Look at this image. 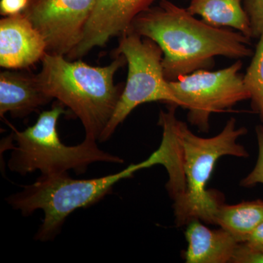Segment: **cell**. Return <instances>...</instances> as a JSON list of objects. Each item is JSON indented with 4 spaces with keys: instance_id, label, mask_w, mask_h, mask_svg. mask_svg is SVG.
<instances>
[{
    "instance_id": "1",
    "label": "cell",
    "mask_w": 263,
    "mask_h": 263,
    "mask_svg": "<svg viewBox=\"0 0 263 263\" xmlns=\"http://www.w3.org/2000/svg\"><path fill=\"white\" fill-rule=\"evenodd\" d=\"M127 32L152 40L163 52L168 81L210 70L218 56L241 60L253 56L251 38L238 31L212 27L169 0H161L137 15Z\"/></svg>"
},
{
    "instance_id": "2",
    "label": "cell",
    "mask_w": 263,
    "mask_h": 263,
    "mask_svg": "<svg viewBox=\"0 0 263 263\" xmlns=\"http://www.w3.org/2000/svg\"><path fill=\"white\" fill-rule=\"evenodd\" d=\"M37 74L44 92L69 108L82 123L85 138L98 141L115 111L124 84H114L116 72L127 63L117 55L110 65L94 67L46 53Z\"/></svg>"
},
{
    "instance_id": "3",
    "label": "cell",
    "mask_w": 263,
    "mask_h": 263,
    "mask_svg": "<svg viewBox=\"0 0 263 263\" xmlns=\"http://www.w3.org/2000/svg\"><path fill=\"white\" fill-rule=\"evenodd\" d=\"M154 165L149 157L116 174L94 179H72L68 172L41 174L34 183L22 186V191L7 197L6 201L25 216L42 210L44 218L34 238L47 242L56 238L72 212L94 205L111 193L119 181L133 177L137 171Z\"/></svg>"
},
{
    "instance_id": "4",
    "label": "cell",
    "mask_w": 263,
    "mask_h": 263,
    "mask_svg": "<svg viewBox=\"0 0 263 263\" xmlns=\"http://www.w3.org/2000/svg\"><path fill=\"white\" fill-rule=\"evenodd\" d=\"M182 144L186 190L174 201L175 221L178 227L186 226L194 220L215 224L218 209L224 203V196L214 190H207L216 162L224 156L246 158L249 155L245 147L238 143L245 136L247 128L236 127L235 118H230L222 130L212 138L194 134L186 123L179 120Z\"/></svg>"
},
{
    "instance_id": "5",
    "label": "cell",
    "mask_w": 263,
    "mask_h": 263,
    "mask_svg": "<svg viewBox=\"0 0 263 263\" xmlns=\"http://www.w3.org/2000/svg\"><path fill=\"white\" fill-rule=\"evenodd\" d=\"M68 114L65 106L57 101L51 110L39 114L34 125L24 131L13 128L11 136L5 141L12 152L8 168L26 176L40 171L41 174H54L75 171L83 174L95 162L122 164L124 160L99 148L97 141L85 138L76 146L62 143L57 131V122L62 115Z\"/></svg>"
},
{
    "instance_id": "6",
    "label": "cell",
    "mask_w": 263,
    "mask_h": 263,
    "mask_svg": "<svg viewBox=\"0 0 263 263\" xmlns=\"http://www.w3.org/2000/svg\"><path fill=\"white\" fill-rule=\"evenodd\" d=\"M115 54L125 57L128 65L127 82L115 111L99 141H108L117 128L141 104L162 102L177 105L162 67L163 52L152 40L127 32L119 37Z\"/></svg>"
},
{
    "instance_id": "7",
    "label": "cell",
    "mask_w": 263,
    "mask_h": 263,
    "mask_svg": "<svg viewBox=\"0 0 263 263\" xmlns=\"http://www.w3.org/2000/svg\"><path fill=\"white\" fill-rule=\"evenodd\" d=\"M243 62L237 60L217 71L201 70L181 76L169 85L180 103L188 110V122L202 133L210 129L213 114L226 112L237 103L250 99L240 73Z\"/></svg>"
},
{
    "instance_id": "8",
    "label": "cell",
    "mask_w": 263,
    "mask_h": 263,
    "mask_svg": "<svg viewBox=\"0 0 263 263\" xmlns=\"http://www.w3.org/2000/svg\"><path fill=\"white\" fill-rule=\"evenodd\" d=\"M97 0H28L22 13L42 35L46 53L67 57L80 42Z\"/></svg>"
},
{
    "instance_id": "9",
    "label": "cell",
    "mask_w": 263,
    "mask_h": 263,
    "mask_svg": "<svg viewBox=\"0 0 263 263\" xmlns=\"http://www.w3.org/2000/svg\"><path fill=\"white\" fill-rule=\"evenodd\" d=\"M154 0H97L80 42L67 59L79 60L95 47H103L114 37L127 32L135 18Z\"/></svg>"
},
{
    "instance_id": "10",
    "label": "cell",
    "mask_w": 263,
    "mask_h": 263,
    "mask_svg": "<svg viewBox=\"0 0 263 263\" xmlns=\"http://www.w3.org/2000/svg\"><path fill=\"white\" fill-rule=\"evenodd\" d=\"M46 53L44 39L23 13L0 20L2 67L24 70L41 61Z\"/></svg>"
},
{
    "instance_id": "11",
    "label": "cell",
    "mask_w": 263,
    "mask_h": 263,
    "mask_svg": "<svg viewBox=\"0 0 263 263\" xmlns=\"http://www.w3.org/2000/svg\"><path fill=\"white\" fill-rule=\"evenodd\" d=\"M52 100L43 91L37 75L21 71H4L0 73L2 117L7 113L13 118L28 117Z\"/></svg>"
},
{
    "instance_id": "12",
    "label": "cell",
    "mask_w": 263,
    "mask_h": 263,
    "mask_svg": "<svg viewBox=\"0 0 263 263\" xmlns=\"http://www.w3.org/2000/svg\"><path fill=\"white\" fill-rule=\"evenodd\" d=\"M166 111L160 110L158 125L162 128L160 146L154 152L157 164H162L168 174L166 190L172 200H178L186 190L182 144L176 118L177 105H168Z\"/></svg>"
},
{
    "instance_id": "13",
    "label": "cell",
    "mask_w": 263,
    "mask_h": 263,
    "mask_svg": "<svg viewBox=\"0 0 263 263\" xmlns=\"http://www.w3.org/2000/svg\"><path fill=\"white\" fill-rule=\"evenodd\" d=\"M187 249L184 253L186 263L231 262L238 239L223 228L212 230L194 220L186 226L185 232Z\"/></svg>"
},
{
    "instance_id": "14",
    "label": "cell",
    "mask_w": 263,
    "mask_h": 263,
    "mask_svg": "<svg viewBox=\"0 0 263 263\" xmlns=\"http://www.w3.org/2000/svg\"><path fill=\"white\" fill-rule=\"evenodd\" d=\"M186 10L212 27H231L252 38L250 21L241 0H191Z\"/></svg>"
},
{
    "instance_id": "15",
    "label": "cell",
    "mask_w": 263,
    "mask_h": 263,
    "mask_svg": "<svg viewBox=\"0 0 263 263\" xmlns=\"http://www.w3.org/2000/svg\"><path fill=\"white\" fill-rule=\"evenodd\" d=\"M263 222V200L243 201L235 205L221 204L215 224L234 235L243 243L249 235Z\"/></svg>"
},
{
    "instance_id": "16",
    "label": "cell",
    "mask_w": 263,
    "mask_h": 263,
    "mask_svg": "<svg viewBox=\"0 0 263 263\" xmlns=\"http://www.w3.org/2000/svg\"><path fill=\"white\" fill-rule=\"evenodd\" d=\"M259 39L243 81L250 95L252 110L258 114L263 124V34Z\"/></svg>"
},
{
    "instance_id": "17",
    "label": "cell",
    "mask_w": 263,
    "mask_h": 263,
    "mask_svg": "<svg viewBox=\"0 0 263 263\" xmlns=\"http://www.w3.org/2000/svg\"><path fill=\"white\" fill-rule=\"evenodd\" d=\"M258 144V157L254 169L241 180L240 185L243 187H252L263 184V125H257L255 129Z\"/></svg>"
},
{
    "instance_id": "18",
    "label": "cell",
    "mask_w": 263,
    "mask_h": 263,
    "mask_svg": "<svg viewBox=\"0 0 263 263\" xmlns=\"http://www.w3.org/2000/svg\"><path fill=\"white\" fill-rule=\"evenodd\" d=\"M243 5L250 21L252 37H260L263 34V0H243Z\"/></svg>"
},
{
    "instance_id": "19",
    "label": "cell",
    "mask_w": 263,
    "mask_h": 263,
    "mask_svg": "<svg viewBox=\"0 0 263 263\" xmlns=\"http://www.w3.org/2000/svg\"><path fill=\"white\" fill-rule=\"evenodd\" d=\"M231 263H263V250L252 249L245 243H240Z\"/></svg>"
},
{
    "instance_id": "20",
    "label": "cell",
    "mask_w": 263,
    "mask_h": 263,
    "mask_svg": "<svg viewBox=\"0 0 263 263\" xmlns=\"http://www.w3.org/2000/svg\"><path fill=\"white\" fill-rule=\"evenodd\" d=\"M28 4V0H1L0 11L5 16L22 13Z\"/></svg>"
},
{
    "instance_id": "21",
    "label": "cell",
    "mask_w": 263,
    "mask_h": 263,
    "mask_svg": "<svg viewBox=\"0 0 263 263\" xmlns=\"http://www.w3.org/2000/svg\"><path fill=\"white\" fill-rule=\"evenodd\" d=\"M243 243L251 248L263 250V222L249 235Z\"/></svg>"
}]
</instances>
